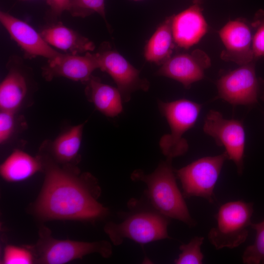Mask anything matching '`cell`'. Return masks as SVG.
I'll use <instances>...</instances> for the list:
<instances>
[{
  "instance_id": "1",
  "label": "cell",
  "mask_w": 264,
  "mask_h": 264,
  "mask_svg": "<svg viewBox=\"0 0 264 264\" xmlns=\"http://www.w3.org/2000/svg\"><path fill=\"white\" fill-rule=\"evenodd\" d=\"M44 182L29 211L42 220L95 221L109 213L98 201L101 188L89 173L81 174L75 166H62L48 157L39 156Z\"/></svg>"
},
{
  "instance_id": "2",
  "label": "cell",
  "mask_w": 264,
  "mask_h": 264,
  "mask_svg": "<svg viewBox=\"0 0 264 264\" xmlns=\"http://www.w3.org/2000/svg\"><path fill=\"white\" fill-rule=\"evenodd\" d=\"M172 159L159 163L155 170L145 174L138 169L131 175L132 180L142 181L147 187V196L151 205L165 216L177 220L189 226L195 225L183 195L176 182Z\"/></svg>"
},
{
  "instance_id": "3",
  "label": "cell",
  "mask_w": 264,
  "mask_h": 264,
  "mask_svg": "<svg viewBox=\"0 0 264 264\" xmlns=\"http://www.w3.org/2000/svg\"><path fill=\"white\" fill-rule=\"evenodd\" d=\"M38 234L36 243L25 245L32 253L34 264H64L92 253H98L105 258L112 254V246L106 241L60 240L53 238L50 229L44 225L40 227Z\"/></svg>"
},
{
  "instance_id": "4",
  "label": "cell",
  "mask_w": 264,
  "mask_h": 264,
  "mask_svg": "<svg viewBox=\"0 0 264 264\" xmlns=\"http://www.w3.org/2000/svg\"><path fill=\"white\" fill-rule=\"evenodd\" d=\"M169 219L154 208L141 210L131 212L120 223H107L104 230L114 245L121 244L125 239L144 244L170 238Z\"/></svg>"
},
{
  "instance_id": "5",
  "label": "cell",
  "mask_w": 264,
  "mask_h": 264,
  "mask_svg": "<svg viewBox=\"0 0 264 264\" xmlns=\"http://www.w3.org/2000/svg\"><path fill=\"white\" fill-rule=\"evenodd\" d=\"M159 109L165 117L170 128V133L164 135L159 141L160 149L167 158L184 154L188 145L184 134L195 124L201 106L185 99L171 102H158Z\"/></svg>"
},
{
  "instance_id": "6",
  "label": "cell",
  "mask_w": 264,
  "mask_h": 264,
  "mask_svg": "<svg viewBox=\"0 0 264 264\" xmlns=\"http://www.w3.org/2000/svg\"><path fill=\"white\" fill-rule=\"evenodd\" d=\"M253 211L251 202L237 200L222 204L215 215L217 225L208 234L210 243L217 250L241 245L248 235Z\"/></svg>"
},
{
  "instance_id": "7",
  "label": "cell",
  "mask_w": 264,
  "mask_h": 264,
  "mask_svg": "<svg viewBox=\"0 0 264 264\" xmlns=\"http://www.w3.org/2000/svg\"><path fill=\"white\" fill-rule=\"evenodd\" d=\"M226 159L227 154L224 152L216 156L200 158L176 170L181 183L183 196L201 197L213 203L215 187Z\"/></svg>"
},
{
  "instance_id": "8",
  "label": "cell",
  "mask_w": 264,
  "mask_h": 264,
  "mask_svg": "<svg viewBox=\"0 0 264 264\" xmlns=\"http://www.w3.org/2000/svg\"><path fill=\"white\" fill-rule=\"evenodd\" d=\"M255 66L253 61L222 76L217 83L219 97L234 105L264 101V80L257 76Z\"/></svg>"
},
{
  "instance_id": "9",
  "label": "cell",
  "mask_w": 264,
  "mask_h": 264,
  "mask_svg": "<svg viewBox=\"0 0 264 264\" xmlns=\"http://www.w3.org/2000/svg\"><path fill=\"white\" fill-rule=\"evenodd\" d=\"M96 54L99 69L108 73L113 79L123 101H129L132 94L135 91L149 89V81L141 78L140 71L117 51L112 49L108 43H103Z\"/></svg>"
},
{
  "instance_id": "10",
  "label": "cell",
  "mask_w": 264,
  "mask_h": 264,
  "mask_svg": "<svg viewBox=\"0 0 264 264\" xmlns=\"http://www.w3.org/2000/svg\"><path fill=\"white\" fill-rule=\"evenodd\" d=\"M203 130L219 145L224 147L228 159L234 162L238 173L242 174L245 144V132L242 122L225 119L220 112L211 110L205 118Z\"/></svg>"
},
{
  "instance_id": "11",
  "label": "cell",
  "mask_w": 264,
  "mask_h": 264,
  "mask_svg": "<svg viewBox=\"0 0 264 264\" xmlns=\"http://www.w3.org/2000/svg\"><path fill=\"white\" fill-rule=\"evenodd\" d=\"M251 25L243 19L229 21L219 31L224 49L220 54L224 61L240 66L255 61L252 50Z\"/></svg>"
},
{
  "instance_id": "12",
  "label": "cell",
  "mask_w": 264,
  "mask_h": 264,
  "mask_svg": "<svg viewBox=\"0 0 264 264\" xmlns=\"http://www.w3.org/2000/svg\"><path fill=\"white\" fill-rule=\"evenodd\" d=\"M0 21L11 38L21 47L24 58L43 57L53 59L61 54L44 40L31 26L3 11L0 12Z\"/></svg>"
},
{
  "instance_id": "13",
  "label": "cell",
  "mask_w": 264,
  "mask_h": 264,
  "mask_svg": "<svg viewBox=\"0 0 264 264\" xmlns=\"http://www.w3.org/2000/svg\"><path fill=\"white\" fill-rule=\"evenodd\" d=\"M211 66V59L203 50L197 49L190 53H180L171 56L161 65L156 74L173 79L186 88L202 80L205 70Z\"/></svg>"
},
{
  "instance_id": "14",
  "label": "cell",
  "mask_w": 264,
  "mask_h": 264,
  "mask_svg": "<svg viewBox=\"0 0 264 264\" xmlns=\"http://www.w3.org/2000/svg\"><path fill=\"white\" fill-rule=\"evenodd\" d=\"M99 68L96 53L88 52L84 55L62 54L48 60L42 68V75L48 81L62 77L86 84L92 72Z\"/></svg>"
},
{
  "instance_id": "15",
  "label": "cell",
  "mask_w": 264,
  "mask_h": 264,
  "mask_svg": "<svg viewBox=\"0 0 264 264\" xmlns=\"http://www.w3.org/2000/svg\"><path fill=\"white\" fill-rule=\"evenodd\" d=\"M8 72L0 85V110L15 112L25 99L29 89V68L18 56L7 64Z\"/></svg>"
},
{
  "instance_id": "16",
  "label": "cell",
  "mask_w": 264,
  "mask_h": 264,
  "mask_svg": "<svg viewBox=\"0 0 264 264\" xmlns=\"http://www.w3.org/2000/svg\"><path fill=\"white\" fill-rule=\"evenodd\" d=\"M172 26L175 44L185 49L198 43L208 28L202 9L195 4L173 15Z\"/></svg>"
},
{
  "instance_id": "17",
  "label": "cell",
  "mask_w": 264,
  "mask_h": 264,
  "mask_svg": "<svg viewBox=\"0 0 264 264\" xmlns=\"http://www.w3.org/2000/svg\"><path fill=\"white\" fill-rule=\"evenodd\" d=\"M40 34L50 45L70 54L86 53L95 49L93 42L61 22L46 26Z\"/></svg>"
},
{
  "instance_id": "18",
  "label": "cell",
  "mask_w": 264,
  "mask_h": 264,
  "mask_svg": "<svg viewBox=\"0 0 264 264\" xmlns=\"http://www.w3.org/2000/svg\"><path fill=\"white\" fill-rule=\"evenodd\" d=\"M85 84L88 100L101 112L110 117L122 112L123 99L117 88L104 84L99 78L92 75Z\"/></svg>"
},
{
  "instance_id": "19",
  "label": "cell",
  "mask_w": 264,
  "mask_h": 264,
  "mask_svg": "<svg viewBox=\"0 0 264 264\" xmlns=\"http://www.w3.org/2000/svg\"><path fill=\"white\" fill-rule=\"evenodd\" d=\"M39 157H33L20 150H15L1 164V177L8 182L25 180L37 172L42 171Z\"/></svg>"
},
{
  "instance_id": "20",
  "label": "cell",
  "mask_w": 264,
  "mask_h": 264,
  "mask_svg": "<svg viewBox=\"0 0 264 264\" xmlns=\"http://www.w3.org/2000/svg\"><path fill=\"white\" fill-rule=\"evenodd\" d=\"M173 15L167 17L157 27L146 44V60L162 65L171 56L175 47L172 31Z\"/></svg>"
},
{
  "instance_id": "21",
  "label": "cell",
  "mask_w": 264,
  "mask_h": 264,
  "mask_svg": "<svg viewBox=\"0 0 264 264\" xmlns=\"http://www.w3.org/2000/svg\"><path fill=\"white\" fill-rule=\"evenodd\" d=\"M84 123L71 128L58 136L51 146L54 162L62 166H75L78 161Z\"/></svg>"
},
{
  "instance_id": "22",
  "label": "cell",
  "mask_w": 264,
  "mask_h": 264,
  "mask_svg": "<svg viewBox=\"0 0 264 264\" xmlns=\"http://www.w3.org/2000/svg\"><path fill=\"white\" fill-rule=\"evenodd\" d=\"M250 227L256 231L255 240L243 252V263L264 264V220L259 223L252 222Z\"/></svg>"
},
{
  "instance_id": "23",
  "label": "cell",
  "mask_w": 264,
  "mask_h": 264,
  "mask_svg": "<svg viewBox=\"0 0 264 264\" xmlns=\"http://www.w3.org/2000/svg\"><path fill=\"white\" fill-rule=\"evenodd\" d=\"M66 11L73 17L81 18L97 13L107 23L105 0H69Z\"/></svg>"
},
{
  "instance_id": "24",
  "label": "cell",
  "mask_w": 264,
  "mask_h": 264,
  "mask_svg": "<svg viewBox=\"0 0 264 264\" xmlns=\"http://www.w3.org/2000/svg\"><path fill=\"white\" fill-rule=\"evenodd\" d=\"M204 238L196 236L187 244H183L179 247L181 253L174 261L176 264H201L204 256L200 247Z\"/></svg>"
},
{
  "instance_id": "25",
  "label": "cell",
  "mask_w": 264,
  "mask_h": 264,
  "mask_svg": "<svg viewBox=\"0 0 264 264\" xmlns=\"http://www.w3.org/2000/svg\"><path fill=\"white\" fill-rule=\"evenodd\" d=\"M254 30L252 38V50L255 60L264 56V9L255 13L251 23Z\"/></svg>"
},
{
  "instance_id": "26",
  "label": "cell",
  "mask_w": 264,
  "mask_h": 264,
  "mask_svg": "<svg viewBox=\"0 0 264 264\" xmlns=\"http://www.w3.org/2000/svg\"><path fill=\"white\" fill-rule=\"evenodd\" d=\"M1 264H31L34 258L30 250L25 245L20 247L9 245L5 247Z\"/></svg>"
},
{
  "instance_id": "27",
  "label": "cell",
  "mask_w": 264,
  "mask_h": 264,
  "mask_svg": "<svg viewBox=\"0 0 264 264\" xmlns=\"http://www.w3.org/2000/svg\"><path fill=\"white\" fill-rule=\"evenodd\" d=\"M15 112L2 110L0 112V143L3 144L12 135L15 126Z\"/></svg>"
},
{
  "instance_id": "28",
  "label": "cell",
  "mask_w": 264,
  "mask_h": 264,
  "mask_svg": "<svg viewBox=\"0 0 264 264\" xmlns=\"http://www.w3.org/2000/svg\"><path fill=\"white\" fill-rule=\"evenodd\" d=\"M69 0H46L49 6L51 14L55 17L60 16L66 11Z\"/></svg>"
},
{
  "instance_id": "29",
  "label": "cell",
  "mask_w": 264,
  "mask_h": 264,
  "mask_svg": "<svg viewBox=\"0 0 264 264\" xmlns=\"http://www.w3.org/2000/svg\"><path fill=\"white\" fill-rule=\"evenodd\" d=\"M193 3L200 5L202 3L203 0H192Z\"/></svg>"
},
{
  "instance_id": "30",
  "label": "cell",
  "mask_w": 264,
  "mask_h": 264,
  "mask_svg": "<svg viewBox=\"0 0 264 264\" xmlns=\"http://www.w3.org/2000/svg\"><path fill=\"white\" fill-rule=\"evenodd\" d=\"M132 0L137 1V0Z\"/></svg>"
},
{
  "instance_id": "31",
  "label": "cell",
  "mask_w": 264,
  "mask_h": 264,
  "mask_svg": "<svg viewBox=\"0 0 264 264\" xmlns=\"http://www.w3.org/2000/svg\"></svg>"
}]
</instances>
